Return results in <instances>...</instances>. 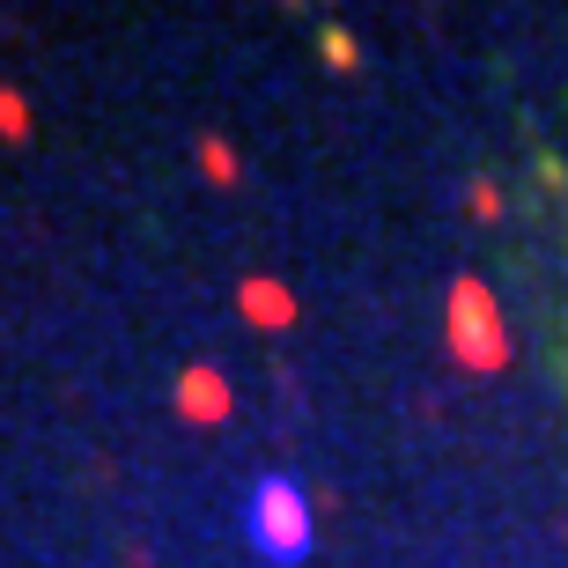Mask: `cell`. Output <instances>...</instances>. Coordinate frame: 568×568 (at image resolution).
Instances as JSON below:
<instances>
[{
  "mask_svg": "<svg viewBox=\"0 0 568 568\" xmlns=\"http://www.w3.org/2000/svg\"><path fill=\"white\" fill-rule=\"evenodd\" d=\"M244 539H252L266 561H295V554L311 547V503H303V487L295 480H258L252 503H244Z\"/></svg>",
  "mask_w": 568,
  "mask_h": 568,
  "instance_id": "1",
  "label": "cell"
}]
</instances>
